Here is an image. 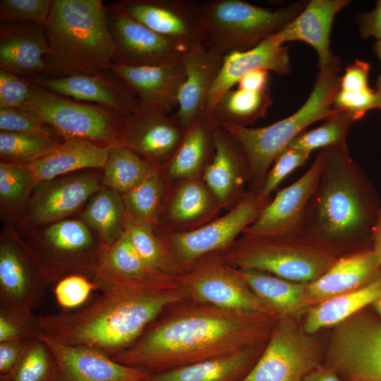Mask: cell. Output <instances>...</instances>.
<instances>
[{"mask_svg": "<svg viewBox=\"0 0 381 381\" xmlns=\"http://www.w3.org/2000/svg\"><path fill=\"white\" fill-rule=\"evenodd\" d=\"M276 320L187 299L167 307L130 347L111 358L157 375L266 344Z\"/></svg>", "mask_w": 381, "mask_h": 381, "instance_id": "obj_1", "label": "cell"}, {"mask_svg": "<svg viewBox=\"0 0 381 381\" xmlns=\"http://www.w3.org/2000/svg\"><path fill=\"white\" fill-rule=\"evenodd\" d=\"M99 290V296L77 310L40 315L43 334L111 358L130 347L167 307L188 299L179 274Z\"/></svg>", "mask_w": 381, "mask_h": 381, "instance_id": "obj_2", "label": "cell"}, {"mask_svg": "<svg viewBox=\"0 0 381 381\" xmlns=\"http://www.w3.org/2000/svg\"><path fill=\"white\" fill-rule=\"evenodd\" d=\"M322 150V174L298 234L339 255L373 248L381 210L377 190L347 145Z\"/></svg>", "mask_w": 381, "mask_h": 381, "instance_id": "obj_3", "label": "cell"}, {"mask_svg": "<svg viewBox=\"0 0 381 381\" xmlns=\"http://www.w3.org/2000/svg\"><path fill=\"white\" fill-rule=\"evenodd\" d=\"M45 28L49 52L44 75L93 74L118 62L102 0H53Z\"/></svg>", "mask_w": 381, "mask_h": 381, "instance_id": "obj_4", "label": "cell"}, {"mask_svg": "<svg viewBox=\"0 0 381 381\" xmlns=\"http://www.w3.org/2000/svg\"><path fill=\"white\" fill-rule=\"evenodd\" d=\"M340 70V59L332 54L320 68L306 102L285 119L258 128L219 124L232 135L245 153L249 169L248 190L259 194L268 171L282 151L308 126L336 111L334 100L339 90Z\"/></svg>", "mask_w": 381, "mask_h": 381, "instance_id": "obj_5", "label": "cell"}, {"mask_svg": "<svg viewBox=\"0 0 381 381\" xmlns=\"http://www.w3.org/2000/svg\"><path fill=\"white\" fill-rule=\"evenodd\" d=\"M341 256L298 234L260 236L243 233L222 253L223 261L234 268L265 272L301 283L322 276Z\"/></svg>", "mask_w": 381, "mask_h": 381, "instance_id": "obj_6", "label": "cell"}, {"mask_svg": "<svg viewBox=\"0 0 381 381\" xmlns=\"http://www.w3.org/2000/svg\"><path fill=\"white\" fill-rule=\"evenodd\" d=\"M13 227L47 286L72 274L93 277L102 246L80 219L68 218L37 227Z\"/></svg>", "mask_w": 381, "mask_h": 381, "instance_id": "obj_7", "label": "cell"}, {"mask_svg": "<svg viewBox=\"0 0 381 381\" xmlns=\"http://www.w3.org/2000/svg\"><path fill=\"white\" fill-rule=\"evenodd\" d=\"M306 4L299 1L272 10L242 0L202 1L206 47L222 56L250 49L282 30Z\"/></svg>", "mask_w": 381, "mask_h": 381, "instance_id": "obj_8", "label": "cell"}, {"mask_svg": "<svg viewBox=\"0 0 381 381\" xmlns=\"http://www.w3.org/2000/svg\"><path fill=\"white\" fill-rule=\"evenodd\" d=\"M20 109L63 140L83 139L110 149L123 145L130 119L111 107L63 97L35 84Z\"/></svg>", "mask_w": 381, "mask_h": 381, "instance_id": "obj_9", "label": "cell"}, {"mask_svg": "<svg viewBox=\"0 0 381 381\" xmlns=\"http://www.w3.org/2000/svg\"><path fill=\"white\" fill-rule=\"evenodd\" d=\"M272 200L248 190L229 211L209 223L186 231L159 229L174 272L179 274L198 260L226 250Z\"/></svg>", "mask_w": 381, "mask_h": 381, "instance_id": "obj_10", "label": "cell"}, {"mask_svg": "<svg viewBox=\"0 0 381 381\" xmlns=\"http://www.w3.org/2000/svg\"><path fill=\"white\" fill-rule=\"evenodd\" d=\"M327 357L347 381H381V300L333 327Z\"/></svg>", "mask_w": 381, "mask_h": 381, "instance_id": "obj_11", "label": "cell"}, {"mask_svg": "<svg viewBox=\"0 0 381 381\" xmlns=\"http://www.w3.org/2000/svg\"><path fill=\"white\" fill-rule=\"evenodd\" d=\"M318 350L296 316L279 318L262 354L241 381H301L315 368Z\"/></svg>", "mask_w": 381, "mask_h": 381, "instance_id": "obj_12", "label": "cell"}, {"mask_svg": "<svg viewBox=\"0 0 381 381\" xmlns=\"http://www.w3.org/2000/svg\"><path fill=\"white\" fill-rule=\"evenodd\" d=\"M179 276L190 301L228 310L263 313L277 318L234 268L223 261L222 253L198 260Z\"/></svg>", "mask_w": 381, "mask_h": 381, "instance_id": "obj_13", "label": "cell"}, {"mask_svg": "<svg viewBox=\"0 0 381 381\" xmlns=\"http://www.w3.org/2000/svg\"><path fill=\"white\" fill-rule=\"evenodd\" d=\"M102 186V169H87L38 183L18 221V229L37 227L82 211Z\"/></svg>", "mask_w": 381, "mask_h": 381, "instance_id": "obj_14", "label": "cell"}, {"mask_svg": "<svg viewBox=\"0 0 381 381\" xmlns=\"http://www.w3.org/2000/svg\"><path fill=\"white\" fill-rule=\"evenodd\" d=\"M48 286L15 228L4 224L0 236V309L33 312Z\"/></svg>", "mask_w": 381, "mask_h": 381, "instance_id": "obj_15", "label": "cell"}, {"mask_svg": "<svg viewBox=\"0 0 381 381\" xmlns=\"http://www.w3.org/2000/svg\"><path fill=\"white\" fill-rule=\"evenodd\" d=\"M130 16L188 51L206 47L201 2L194 0H119Z\"/></svg>", "mask_w": 381, "mask_h": 381, "instance_id": "obj_16", "label": "cell"}, {"mask_svg": "<svg viewBox=\"0 0 381 381\" xmlns=\"http://www.w3.org/2000/svg\"><path fill=\"white\" fill-rule=\"evenodd\" d=\"M107 18L118 54L116 64L142 66L181 61L188 52L130 16L116 2L107 5Z\"/></svg>", "mask_w": 381, "mask_h": 381, "instance_id": "obj_17", "label": "cell"}, {"mask_svg": "<svg viewBox=\"0 0 381 381\" xmlns=\"http://www.w3.org/2000/svg\"><path fill=\"white\" fill-rule=\"evenodd\" d=\"M29 80L56 95L107 106L129 118L140 106L133 90L112 69L64 77L42 75Z\"/></svg>", "mask_w": 381, "mask_h": 381, "instance_id": "obj_18", "label": "cell"}, {"mask_svg": "<svg viewBox=\"0 0 381 381\" xmlns=\"http://www.w3.org/2000/svg\"><path fill=\"white\" fill-rule=\"evenodd\" d=\"M323 162L321 149L304 174L279 190L243 233L260 236L298 234L308 203L319 182Z\"/></svg>", "mask_w": 381, "mask_h": 381, "instance_id": "obj_19", "label": "cell"}, {"mask_svg": "<svg viewBox=\"0 0 381 381\" xmlns=\"http://www.w3.org/2000/svg\"><path fill=\"white\" fill-rule=\"evenodd\" d=\"M57 362L59 381H131L147 379V373L121 364L95 348L68 345L42 334Z\"/></svg>", "mask_w": 381, "mask_h": 381, "instance_id": "obj_20", "label": "cell"}, {"mask_svg": "<svg viewBox=\"0 0 381 381\" xmlns=\"http://www.w3.org/2000/svg\"><path fill=\"white\" fill-rule=\"evenodd\" d=\"M168 183L157 227L165 231L197 229L217 217L222 206L202 176Z\"/></svg>", "mask_w": 381, "mask_h": 381, "instance_id": "obj_21", "label": "cell"}, {"mask_svg": "<svg viewBox=\"0 0 381 381\" xmlns=\"http://www.w3.org/2000/svg\"><path fill=\"white\" fill-rule=\"evenodd\" d=\"M214 155L202 178L223 209H230L248 192L244 186L249 181L248 164L239 143L220 125L214 131Z\"/></svg>", "mask_w": 381, "mask_h": 381, "instance_id": "obj_22", "label": "cell"}, {"mask_svg": "<svg viewBox=\"0 0 381 381\" xmlns=\"http://www.w3.org/2000/svg\"><path fill=\"white\" fill-rule=\"evenodd\" d=\"M111 69L133 90L140 106L167 114L178 107L186 78L183 60L142 66L114 64Z\"/></svg>", "mask_w": 381, "mask_h": 381, "instance_id": "obj_23", "label": "cell"}, {"mask_svg": "<svg viewBox=\"0 0 381 381\" xmlns=\"http://www.w3.org/2000/svg\"><path fill=\"white\" fill-rule=\"evenodd\" d=\"M185 133L168 114L140 106L129 119L123 145L162 167L177 150Z\"/></svg>", "mask_w": 381, "mask_h": 381, "instance_id": "obj_24", "label": "cell"}, {"mask_svg": "<svg viewBox=\"0 0 381 381\" xmlns=\"http://www.w3.org/2000/svg\"><path fill=\"white\" fill-rule=\"evenodd\" d=\"M380 275L381 262L373 248L345 254L322 276L306 284L303 310L326 299L362 287Z\"/></svg>", "mask_w": 381, "mask_h": 381, "instance_id": "obj_25", "label": "cell"}, {"mask_svg": "<svg viewBox=\"0 0 381 381\" xmlns=\"http://www.w3.org/2000/svg\"><path fill=\"white\" fill-rule=\"evenodd\" d=\"M49 52L46 28L30 23H1L0 69L32 79L44 75Z\"/></svg>", "mask_w": 381, "mask_h": 381, "instance_id": "obj_26", "label": "cell"}, {"mask_svg": "<svg viewBox=\"0 0 381 381\" xmlns=\"http://www.w3.org/2000/svg\"><path fill=\"white\" fill-rule=\"evenodd\" d=\"M259 69L272 71L279 75L291 71L289 49L281 44L274 35L250 49L224 56L223 65L210 92L205 111L213 114L222 97L231 90L241 78Z\"/></svg>", "mask_w": 381, "mask_h": 381, "instance_id": "obj_27", "label": "cell"}, {"mask_svg": "<svg viewBox=\"0 0 381 381\" xmlns=\"http://www.w3.org/2000/svg\"><path fill=\"white\" fill-rule=\"evenodd\" d=\"M224 62V56L206 47L188 51L183 59L186 78L174 118L186 132L205 111L207 100Z\"/></svg>", "mask_w": 381, "mask_h": 381, "instance_id": "obj_28", "label": "cell"}, {"mask_svg": "<svg viewBox=\"0 0 381 381\" xmlns=\"http://www.w3.org/2000/svg\"><path fill=\"white\" fill-rule=\"evenodd\" d=\"M219 125L214 114L206 111L195 120L174 155L161 167L167 182L202 176L214 155V134Z\"/></svg>", "mask_w": 381, "mask_h": 381, "instance_id": "obj_29", "label": "cell"}, {"mask_svg": "<svg viewBox=\"0 0 381 381\" xmlns=\"http://www.w3.org/2000/svg\"><path fill=\"white\" fill-rule=\"evenodd\" d=\"M349 3V0H311L274 36L282 44L301 41L310 45L318 55L320 68L333 54L329 49V36L334 19Z\"/></svg>", "mask_w": 381, "mask_h": 381, "instance_id": "obj_30", "label": "cell"}, {"mask_svg": "<svg viewBox=\"0 0 381 381\" xmlns=\"http://www.w3.org/2000/svg\"><path fill=\"white\" fill-rule=\"evenodd\" d=\"M110 151L86 140L70 138L28 166L40 183L87 169H103Z\"/></svg>", "mask_w": 381, "mask_h": 381, "instance_id": "obj_31", "label": "cell"}, {"mask_svg": "<svg viewBox=\"0 0 381 381\" xmlns=\"http://www.w3.org/2000/svg\"><path fill=\"white\" fill-rule=\"evenodd\" d=\"M166 274L147 266L125 231L111 246H102L92 279L97 289L125 284L147 283Z\"/></svg>", "mask_w": 381, "mask_h": 381, "instance_id": "obj_32", "label": "cell"}, {"mask_svg": "<svg viewBox=\"0 0 381 381\" xmlns=\"http://www.w3.org/2000/svg\"><path fill=\"white\" fill-rule=\"evenodd\" d=\"M266 344L153 375L150 379L152 381H241L260 358Z\"/></svg>", "mask_w": 381, "mask_h": 381, "instance_id": "obj_33", "label": "cell"}, {"mask_svg": "<svg viewBox=\"0 0 381 381\" xmlns=\"http://www.w3.org/2000/svg\"><path fill=\"white\" fill-rule=\"evenodd\" d=\"M381 300V275L355 290L332 297L306 308L301 325L308 334L334 327L353 314Z\"/></svg>", "mask_w": 381, "mask_h": 381, "instance_id": "obj_34", "label": "cell"}, {"mask_svg": "<svg viewBox=\"0 0 381 381\" xmlns=\"http://www.w3.org/2000/svg\"><path fill=\"white\" fill-rule=\"evenodd\" d=\"M250 289L272 310L277 318L296 316L303 310L307 283L287 280L270 273L234 268Z\"/></svg>", "mask_w": 381, "mask_h": 381, "instance_id": "obj_35", "label": "cell"}, {"mask_svg": "<svg viewBox=\"0 0 381 381\" xmlns=\"http://www.w3.org/2000/svg\"><path fill=\"white\" fill-rule=\"evenodd\" d=\"M126 217L121 195L102 185L89 200L78 219L95 234L102 246H111L125 233Z\"/></svg>", "mask_w": 381, "mask_h": 381, "instance_id": "obj_36", "label": "cell"}, {"mask_svg": "<svg viewBox=\"0 0 381 381\" xmlns=\"http://www.w3.org/2000/svg\"><path fill=\"white\" fill-rule=\"evenodd\" d=\"M161 167L126 145L116 146L102 169V185L122 195Z\"/></svg>", "mask_w": 381, "mask_h": 381, "instance_id": "obj_37", "label": "cell"}, {"mask_svg": "<svg viewBox=\"0 0 381 381\" xmlns=\"http://www.w3.org/2000/svg\"><path fill=\"white\" fill-rule=\"evenodd\" d=\"M37 183L28 165L0 162V214L4 224L17 223Z\"/></svg>", "mask_w": 381, "mask_h": 381, "instance_id": "obj_38", "label": "cell"}, {"mask_svg": "<svg viewBox=\"0 0 381 381\" xmlns=\"http://www.w3.org/2000/svg\"><path fill=\"white\" fill-rule=\"evenodd\" d=\"M272 104L269 88L258 91L231 89L222 97L213 114L219 124L229 123L248 127L265 117Z\"/></svg>", "mask_w": 381, "mask_h": 381, "instance_id": "obj_39", "label": "cell"}, {"mask_svg": "<svg viewBox=\"0 0 381 381\" xmlns=\"http://www.w3.org/2000/svg\"><path fill=\"white\" fill-rule=\"evenodd\" d=\"M168 189L161 169L121 195L128 217L157 226Z\"/></svg>", "mask_w": 381, "mask_h": 381, "instance_id": "obj_40", "label": "cell"}, {"mask_svg": "<svg viewBox=\"0 0 381 381\" xmlns=\"http://www.w3.org/2000/svg\"><path fill=\"white\" fill-rule=\"evenodd\" d=\"M55 357L40 337L29 341L13 369L0 381H59Z\"/></svg>", "mask_w": 381, "mask_h": 381, "instance_id": "obj_41", "label": "cell"}, {"mask_svg": "<svg viewBox=\"0 0 381 381\" xmlns=\"http://www.w3.org/2000/svg\"><path fill=\"white\" fill-rule=\"evenodd\" d=\"M125 231L148 267L158 272L176 274L157 226L127 215Z\"/></svg>", "mask_w": 381, "mask_h": 381, "instance_id": "obj_42", "label": "cell"}, {"mask_svg": "<svg viewBox=\"0 0 381 381\" xmlns=\"http://www.w3.org/2000/svg\"><path fill=\"white\" fill-rule=\"evenodd\" d=\"M358 121L351 112L338 110L324 119L319 127L303 131L287 146L312 152L318 148L346 145V135L352 124Z\"/></svg>", "mask_w": 381, "mask_h": 381, "instance_id": "obj_43", "label": "cell"}, {"mask_svg": "<svg viewBox=\"0 0 381 381\" xmlns=\"http://www.w3.org/2000/svg\"><path fill=\"white\" fill-rule=\"evenodd\" d=\"M60 142L40 135L0 131L1 161L29 165Z\"/></svg>", "mask_w": 381, "mask_h": 381, "instance_id": "obj_44", "label": "cell"}, {"mask_svg": "<svg viewBox=\"0 0 381 381\" xmlns=\"http://www.w3.org/2000/svg\"><path fill=\"white\" fill-rule=\"evenodd\" d=\"M43 334L33 312L0 309V342L30 341Z\"/></svg>", "mask_w": 381, "mask_h": 381, "instance_id": "obj_45", "label": "cell"}, {"mask_svg": "<svg viewBox=\"0 0 381 381\" xmlns=\"http://www.w3.org/2000/svg\"><path fill=\"white\" fill-rule=\"evenodd\" d=\"M53 0H1V23H30L46 25Z\"/></svg>", "mask_w": 381, "mask_h": 381, "instance_id": "obj_46", "label": "cell"}, {"mask_svg": "<svg viewBox=\"0 0 381 381\" xmlns=\"http://www.w3.org/2000/svg\"><path fill=\"white\" fill-rule=\"evenodd\" d=\"M54 285L56 300L65 311L75 310L85 305L92 292L97 289L91 278L82 274L69 275Z\"/></svg>", "mask_w": 381, "mask_h": 381, "instance_id": "obj_47", "label": "cell"}, {"mask_svg": "<svg viewBox=\"0 0 381 381\" xmlns=\"http://www.w3.org/2000/svg\"><path fill=\"white\" fill-rule=\"evenodd\" d=\"M311 152L286 147L277 156L267 172L258 195L262 199L271 198L280 183L293 171L305 164Z\"/></svg>", "mask_w": 381, "mask_h": 381, "instance_id": "obj_48", "label": "cell"}, {"mask_svg": "<svg viewBox=\"0 0 381 381\" xmlns=\"http://www.w3.org/2000/svg\"><path fill=\"white\" fill-rule=\"evenodd\" d=\"M34 87L28 79L0 69V109H21Z\"/></svg>", "mask_w": 381, "mask_h": 381, "instance_id": "obj_49", "label": "cell"}, {"mask_svg": "<svg viewBox=\"0 0 381 381\" xmlns=\"http://www.w3.org/2000/svg\"><path fill=\"white\" fill-rule=\"evenodd\" d=\"M0 131L40 135L64 141L52 130L20 109H0Z\"/></svg>", "mask_w": 381, "mask_h": 381, "instance_id": "obj_50", "label": "cell"}, {"mask_svg": "<svg viewBox=\"0 0 381 381\" xmlns=\"http://www.w3.org/2000/svg\"><path fill=\"white\" fill-rule=\"evenodd\" d=\"M334 108L352 113L358 121L373 109L380 110L381 102L376 90L371 88L360 92L339 90L334 97Z\"/></svg>", "mask_w": 381, "mask_h": 381, "instance_id": "obj_51", "label": "cell"}, {"mask_svg": "<svg viewBox=\"0 0 381 381\" xmlns=\"http://www.w3.org/2000/svg\"><path fill=\"white\" fill-rule=\"evenodd\" d=\"M370 64L356 59L349 65L340 77L339 90L345 92H360L370 89L368 85Z\"/></svg>", "mask_w": 381, "mask_h": 381, "instance_id": "obj_52", "label": "cell"}, {"mask_svg": "<svg viewBox=\"0 0 381 381\" xmlns=\"http://www.w3.org/2000/svg\"><path fill=\"white\" fill-rule=\"evenodd\" d=\"M356 23L360 35L363 39L373 37L381 40V0L377 1L375 8L369 12L360 13Z\"/></svg>", "mask_w": 381, "mask_h": 381, "instance_id": "obj_53", "label": "cell"}, {"mask_svg": "<svg viewBox=\"0 0 381 381\" xmlns=\"http://www.w3.org/2000/svg\"><path fill=\"white\" fill-rule=\"evenodd\" d=\"M28 342L29 341L0 342V377L10 373L18 361Z\"/></svg>", "mask_w": 381, "mask_h": 381, "instance_id": "obj_54", "label": "cell"}, {"mask_svg": "<svg viewBox=\"0 0 381 381\" xmlns=\"http://www.w3.org/2000/svg\"><path fill=\"white\" fill-rule=\"evenodd\" d=\"M269 71L259 69L250 71L243 75L237 83L239 89L247 90H262L269 88Z\"/></svg>", "mask_w": 381, "mask_h": 381, "instance_id": "obj_55", "label": "cell"}, {"mask_svg": "<svg viewBox=\"0 0 381 381\" xmlns=\"http://www.w3.org/2000/svg\"><path fill=\"white\" fill-rule=\"evenodd\" d=\"M306 381H341L334 371L325 368L313 370L306 377Z\"/></svg>", "mask_w": 381, "mask_h": 381, "instance_id": "obj_56", "label": "cell"}, {"mask_svg": "<svg viewBox=\"0 0 381 381\" xmlns=\"http://www.w3.org/2000/svg\"><path fill=\"white\" fill-rule=\"evenodd\" d=\"M373 249L381 262V210L374 232Z\"/></svg>", "mask_w": 381, "mask_h": 381, "instance_id": "obj_57", "label": "cell"}, {"mask_svg": "<svg viewBox=\"0 0 381 381\" xmlns=\"http://www.w3.org/2000/svg\"><path fill=\"white\" fill-rule=\"evenodd\" d=\"M373 50L375 53V54L377 56V57L379 59L381 64V40L377 41L373 47ZM376 92L380 97V102H381V73L379 75L377 81H376ZM381 110V108H380Z\"/></svg>", "mask_w": 381, "mask_h": 381, "instance_id": "obj_58", "label": "cell"}, {"mask_svg": "<svg viewBox=\"0 0 381 381\" xmlns=\"http://www.w3.org/2000/svg\"><path fill=\"white\" fill-rule=\"evenodd\" d=\"M131 381H152L150 377L147 379H143V380H131Z\"/></svg>", "mask_w": 381, "mask_h": 381, "instance_id": "obj_59", "label": "cell"}]
</instances>
